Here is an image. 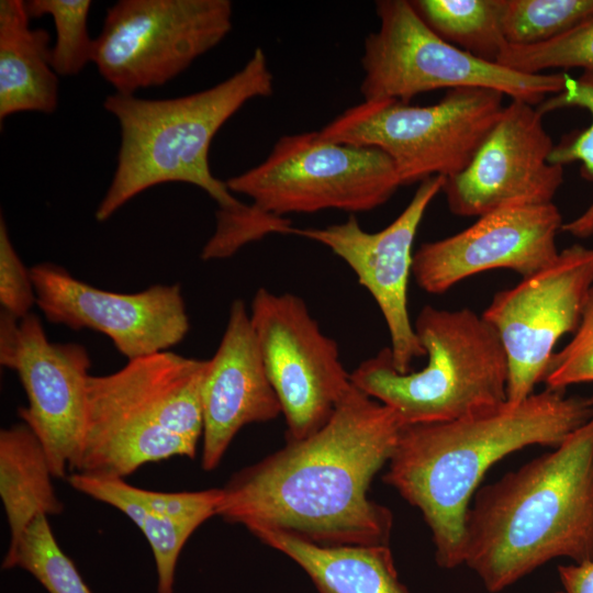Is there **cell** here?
Returning <instances> with one entry per match:
<instances>
[{"mask_svg":"<svg viewBox=\"0 0 593 593\" xmlns=\"http://www.w3.org/2000/svg\"><path fill=\"white\" fill-rule=\"evenodd\" d=\"M0 303L2 311L15 318L29 315L36 304L31 269L19 257L3 216L0 217Z\"/></svg>","mask_w":593,"mask_h":593,"instance_id":"cell-31","label":"cell"},{"mask_svg":"<svg viewBox=\"0 0 593 593\" xmlns=\"http://www.w3.org/2000/svg\"><path fill=\"white\" fill-rule=\"evenodd\" d=\"M542 382L547 389L557 391L593 382V287L572 339L553 353Z\"/></svg>","mask_w":593,"mask_h":593,"instance_id":"cell-30","label":"cell"},{"mask_svg":"<svg viewBox=\"0 0 593 593\" xmlns=\"http://www.w3.org/2000/svg\"><path fill=\"white\" fill-rule=\"evenodd\" d=\"M423 21L443 40L496 63L508 45L502 25L504 0H413Z\"/></svg>","mask_w":593,"mask_h":593,"instance_id":"cell-23","label":"cell"},{"mask_svg":"<svg viewBox=\"0 0 593 593\" xmlns=\"http://www.w3.org/2000/svg\"><path fill=\"white\" fill-rule=\"evenodd\" d=\"M593 417L592 399L545 389L458 419L402 427L383 475L428 525L437 563L463 564L473 493L499 460L528 446L558 447Z\"/></svg>","mask_w":593,"mask_h":593,"instance_id":"cell-2","label":"cell"},{"mask_svg":"<svg viewBox=\"0 0 593 593\" xmlns=\"http://www.w3.org/2000/svg\"><path fill=\"white\" fill-rule=\"evenodd\" d=\"M413 324L427 363L401 373L383 348L350 372L354 387L391 409L404 426L449 422L507 401L506 355L482 314L425 305Z\"/></svg>","mask_w":593,"mask_h":593,"instance_id":"cell-6","label":"cell"},{"mask_svg":"<svg viewBox=\"0 0 593 593\" xmlns=\"http://www.w3.org/2000/svg\"><path fill=\"white\" fill-rule=\"evenodd\" d=\"M593 15V0H504L502 25L513 46L545 43Z\"/></svg>","mask_w":593,"mask_h":593,"instance_id":"cell-26","label":"cell"},{"mask_svg":"<svg viewBox=\"0 0 593 593\" xmlns=\"http://www.w3.org/2000/svg\"><path fill=\"white\" fill-rule=\"evenodd\" d=\"M273 76L262 48L225 80L194 93L170 99H143L111 93L104 109L118 121L120 146L111 183L94 217L109 220L141 192L161 183L183 182L208 193L219 211L239 213L226 182L211 171L209 152L220 128L248 101L268 97Z\"/></svg>","mask_w":593,"mask_h":593,"instance_id":"cell-4","label":"cell"},{"mask_svg":"<svg viewBox=\"0 0 593 593\" xmlns=\"http://www.w3.org/2000/svg\"><path fill=\"white\" fill-rule=\"evenodd\" d=\"M47 517L40 515L30 524L18 545L7 551L2 568L27 571L48 593H92L55 539Z\"/></svg>","mask_w":593,"mask_h":593,"instance_id":"cell-24","label":"cell"},{"mask_svg":"<svg viewBox=\"0 0 593 593\" xmlns=\"http://www.w3.org/2000/svg\"><path fill=\"white\" fill-rule=\"evenodd\" d=\"M30 18L49 15L56 32L51 51L52 66L58 76H76L92 63L94 40L89 36L90 0L24 1Z\"/></svg>","mask_w":593,"mask_h":593,"instance_id":"cell-27","label":"cell"},{"mask_svg":"<svg viewBox=\"0 0 593 593\" xmlns=\"http://www.w3.org/2000/svg\"><path fill=\"white\" fill-rule=\"evenodd\" d=\"M36 305L54 324L108 336L133 360L167 351L190 331L179 284H155L135 293L98 289L51 262L31 268Z\"/></svg>","mask_w":593,"mask_h":593,"instance_id":"cell-14","label":"cell"},{"mask_svg":"<svg viewBox=\"0 0 593 593\" xmlns=\"http://www.w3.org/2000/svg\"><path fill=\"white\" fill-rule=\"evenodd\" d=\"M564 593H593V560L558 567Z\"/></svg>","mask_w":593,"mask_h":593,"instance_id":"cell-32","label":"cell"},{"mask_svg":"<svg viewBox=\"0 0 593 593\" xmlns=\"http://www.w3.org/2000/svg\"><path fill=\"white\" fill-rule=\"evenodd\" d=\"M293 228L288 219L264 213L251 204L239 213L217 210L215 231L203 246L201 258H227L248 243L268 234H292Z\"/></svg>","mask_w":593,"mask_h":593,"instance_id":"cell-29","label":"cell"},{"mask_svg":"<svg viewBox=\"0 0 593 593\" xmlns=\"http://www.w3.org/2000/svg\"><path fill=\"white\" fill-rule=\"evenodd\" d=\"M201 400V466L206 471L219 466L240 428L272 421L282 414L243 300L237 299L231 304L220 345L208 359Z\"/></svg>","mask_w":593,"mask_h":593,"instance_id":"cell-18","label":"cell"},{"mask_svg":"<svg viewBox=\"0 0 593 593\" xmlns=\"http://www.w3.org/2000/svg\"><path fill=\"white\" fill-rule=\"evenodd\" d=\"M206 365L167 350L127 360L110 374H90L72 472L124 479L149 462L194 458L203 435Z\"/></svg>","mask_w":593,"mask_h":593,"instance_id":"cell-5","label":"cell"},{"mask_svg":"<svg viewBox=\"0 0 593 593\" xmlns=\"http://www.w3.org/2000/svg\"><path fill=\"white\" fill-rule=\"evenodd\" d=\"M25 3L0 1V121L20 112L53 113L59 80L48 46L49 34L32 29Z\"/></svg>","mask_w":593,"mask_h":593,"instance_id":"cell-19","label":"cell"},{"mask_svg":"<svg viewBox=\"0 0 593 593\" xmlns=\"http://www.w3.org/2000/svg\"><path fill=\"white\" fill-rule=\"evenodd\" d=\"M225 182L232 193L280 217L329 209L370 211L402 186L381 149L329 141L318 131L281 136L262 163Z\"/></svg>","mask_w":593,"mask_h":593,"instance_id":"cell-9","label":"cell"},{"mask_svg":"<svg viewBox=\"0 0 593 593\" xmlns=\"http://www.w3.org/2000/svg\"><path fill=\"white\" fill-rule=\"evenodd\" d=\"M578 107L590 112L592 122L588 128L575 136L555 145L549 160L551 164L564 166L580 161L586 176L593 179V71H583L578 78L567 74L564 89L546 98L537 105L545 115L548 112ZM561 231L578 238L593 235V201L580 215L563 223Z\"/></svg>","mask_w":593,"mask_h":593,"instance_id":"cell-25","label":"cell"},{"mask_svg":"<svg viewBox=\"0 0 593 593\" xmlns=\"http://www.w3.org/2000/svg\"><path fill=\"white\" fill-rule=\"evenodd\" d=\"M250 322L287 425L288 441L320 429L351 389L337 343L325 335L304 300L259 288Z\"/></svg>","mask_w":593,"mask_h":593,"instance_id":"cell-11","label":"cell"},{"mask_svg":"<svg viewBox=\"0 0 593 593\" xmlns=\"http://www.w3.org/2000/svg\"><path fill=\"white\" fill-rule=\"evenodd\" d=\"M254 536L298 563L320 593H409L388 545L323 546L273 530Z\"/></svg>","mask_w":593,"mask_h":593,"instance_id":"cell-20","label":"cell"},{"mask_svg":"<svg viewBox=\"0 0 593 593\" xmlns=\"http://www.w3.org/2000/svg\"><path fill=\"white\" fill-rule=\"evenodd\" d=\"M503 97L492 89L456 88L430 105L363 100L318 132L329 141L381 149L402 186L447 179L470 164L502 114Z\"/></svg>","mask_w":593,"mask_h":593,"instance_id":"cell-7","label":"cell"},{"mask_svg":"<svg viewBox=\"0 0 593 593\" xmlns=\"http://www.w3.org/2000/svg\"><path fill=\"white\" fill-rule=\"evenodd\" d=\"M497 64L522 74L550 68L593 71V15L556 38L532 46L507 45Z\"/></svg>","mask_w":593,"mask_h":593,"instance_id":"cell-28","label":"cell"},{"mask_svg":"<svg viewBox=\"0 0 593 593\" xmlns=\"http://www.w3.org/2000/svg\"><path fill=\"white\" fill-rule=\"evenodd\" d=\"M562 225L553 202L490 212L459 233L422 244L413 256L412 276L433 294L488 270L528 277L558 256L556 238Z\"/></svg>","mask_w":593,"mask_h":593,"instance_id":"cell-17","label":"cell"},{"mask_svg":"<svg viewBox=\"0 0 593 593\" xmlns=\"http://www.w3.org/2000/svg\"><path fill=\"white\" fill-rule=\"evenodd\" d=\"M402 424L356 387L315 433L235 473L217 516L253 535L273 530L323 546L388 545L392 513L368 497Z\"/></svg>","mask_w":593,"mask_h":593,"instance_id":"cell-1","label":"cell"},{"mask_svg":"<svg viewBox=\"0 0 593 593\" xmlns=\"http://www.w3.org/2000/svg\"><path fill=\"white\" fill-rule=\"evenodd\" d=\"M0 363L16 372L27 396L18 414L42 443L53 477L74 471L87 419L91 360L74 343H52L40 318L1 311Z\"/></svg>","mask_w":593,"mask_h":593,"instance_id":"cell-13","label":"cell"},{"mask_svg":"<svg viewBox=\"0 0 593 593\" xmlns=\"http://www.w3.org/2000/svg\"><path fill=\"white\" fill-rule=\"evenodd\" d=\"M557 593H564L563 591L557 592Z\"/></svg>","mask_w":593,"mask_h":593,"instance_id":"cell-33","label":"cell"},{"mask_svg":"<svg viewBox=\"0 0 593 593\" xmlns=\"http://www.w3.org/2000/svg\"><path fill=\"white\" fill-rule=\"evenodd\" d=\"M592 287L593 248L577 244L493 296L482 316L506 355L507 402L525 400L544 381L557 342L578 328Z\"/></svg>","mask_w":593,"mask_h":593,"instance_id":"cell-12","label":"cell"},{"mask_svg":"<svg viewBox=\"0 0 593 593\" xmlns=\"http://www.w3.org/2000/svg\"><path fill=\"white\" fill-rule=\"evenodd\" d=\"M560 557L593 560V417L480 489L466 515L463 564L491 593Z\"/></svg>","mask_w":593,"mask_h":593,"instance_id":"cell-3","label":"cell"},{"mask_svg":"<svg viewBox=\"0 0 593 593\" xmlns=\"http://www.w3.org/2000/svg\"><path fill=\"white\" fill-rule=\"evenodd\" d=\"M52 478L46 451L24 422L1 429L0 495L10 528L8 550L36 517L63 512Z\"/></svg>","mask_w":593,"mask_h":593,"instance_id":"cell-21","label":"cell"},{"mask_svg":"<svg viewBox=\"0 0 593 593\" xmlns=\"http://www.w3.org/2000/svg\"><path fill=\"white\" fill-rule=\"evenodd\" d=\"M228 0H120L107 10L92 63L118 93L163 86L233 26Z\"/></svg>","mask_w":593,"mask_h":593,"instance_id":"cell-10","label":"cell"},{"mask_svg":"<svg viewBox=\"0 0 593 593\" xmlns=\"http://www.w3.org/2000/svg\"><path fill=\"white\" fill-rule=\"evenodd\" d=\"M445 180L434 176L419 182L406 208L378 232L365 231L354 214L322 228H293V234L326 246L344 260L371 294L389 331L392 363L401 373L411 371L413 362L425 357L410 318L407 288L417 230Z\"/></svg>","mask_w":593,"mask_h":593,"instance_id":"cell-15","label":"cell"},{"mask_svg":"<svg viewBox=\"0 0 593 593\" xmlns=\"http://www.w3.org/2000/svg\"><path fill=\"white\" fill-rule=\"evenodd\" d=\"M379 27L363 43V100L410 103L436 89L485 88L533 105L564 89L567 72L522 74L480 59L438 36L411 1L379 0Z\"/></svg>","mask_w":593,"mask_h":593,"instance_id":"cell-8","label":"cell"},{"mask_svg":"<svg viewBox=\"0 0 593 593\" xmlns=\"http://www.w3.org/2000/svg\"><path fill=\"white\" fill-rule=\"evenodd\" d=\"M536 105L511 100L460 174L445 180L449 210L482 216L525 205L552 203L563 182V167L551 164L555 147Z\"/></svg>","mask_w":593,"mask_h":593,"instance_id":"cell-16","label":"cell"},{"mask_svg":"<svg viewBox=\"0 0 593 593\" xmlns=\"http://www.w3.org/2000/svg\"><path fill=\"white\" fill-rule=\"evenodd\" d=\"M68 483L78 492L121 511L143 533L152 549L157 593H174L178 558L187 540L199 527L164 516L138 501L123 478L69 473Z\"/></svg>","mask_w":593,"mask_h":593,"instance_id":"cell-22","label":"cell"}]
</instances>
